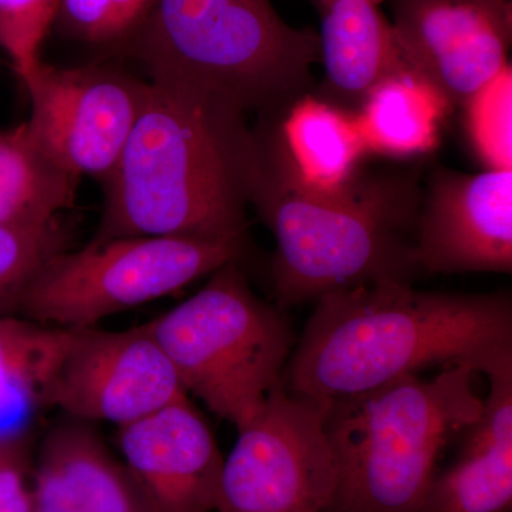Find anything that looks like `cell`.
I'll list each match as a JSON object with an SVG mask.
<instances>
[{"mask_svg":"<svg viewBox=\"0 0 512 512\" xmlns=\"http://www.w3.org/2000/svg\"><path fill=\"white\" fill-rule=\"evenodd\" d=\"M256 165L247 113L173 76H150L144 109L104 181L92 241L245 239Z\"/></svg>","mask_w":512,"mask_h":512,"instance_id":"6da1fadb","label":"cell"},{"mask_svg":"<svg viewBox=\"0 0 512 512\" xmlns=\"http://www.w3.org/2000/svg\"><path fill=\"white\" fill-rule=\"evenodd\" d=\"M512 352L507 293L423 292L379 281L326 293L296 342L282 384L315 403L369 392L436 365L477 373Z\"/></svg>","mask_w":512,"mask_h":512,"instance_id":"7a4b0ae2","label":"cell"},{"mask_svg":"<svg viewBox=\"0 0 512 512\" xmlns=\"http://www.w3.org/2000/svg\"><path fill=\"white\" fill-rule=\"evenodd\" d=\"M421 197L416 173H359L339 190H312L256 143L249 202L274 234L281 309L373 282L410 284Z\"/></svg>","mask_w":512,"mask_h":512,"instance_id":"3957f363","label":"cell"},{"mask_svg":"<svg viewBox=\"0 0 512 512\" xmlns=\"http://www.w3.org/2000/svg\"><path fill=\"white\" fill-rule=\"evenodd\" d=\"M476 375L457 363L318 403L336 464L325 512H419L444 448L483 410Z\"/></svg>","mask_w":512,"mask_h":512,"instance_id":"277c9868","label":"cell"},{"mask_svg":"<svg viewBox=\"0 0 512 512\" xmlns=\"http://www.w3.org/2000/svg\"><path fill=\"white\" fill-rule=\"evenodd\" d=\"M148 76L164 74L269 114L308 93L318 33L281 18L271 0H156L137 30Z\"/></svg>","mask_w":512,"mask_h":512,"instance_id":"5b68a950","label":"cell"},{"mask_svg":"<svg viewBox=\"0 0 512 512\" xmlns=\"http://www.w3.org/2000/svg\"><path fill=\"white\" fill-rule=\"evenodd\" d=\"M238 262L212 272L204 288L144 325L185 393L237 431L282 383L296 345L282 309L255 295Z\"/></svg>","mask_w":512,"mask_h":512,"instance_id":"8992f818","label":"cell"},{"mask_svg":"<svg viewBox=\"0 0 512 512\" xmlns=\"http://www.w3.org/2000/svg\"><path fill=\"white\" fill-rule=\"evenodd\" d=\"M245 239L126 237L90 241L43 266L20 296L23 318L92 328L100 320L164 298L239 261Z\"/></svg>","mask_w":512,"mask_h":512,"instance_id":"52a82bcc","label":"cell"},{"mask_svg":"<svg viewBox=\"0 0 512 512\" xmlns=\"http://www.w3.org/2000/svg\"><path fill=\"white\" fill-rule=\"evenodd\" d=\"M335 490L319 404L278 384L224 458L217 512H325Z\"/></svg>","mask_w":512,"mask_h":512,"instance_id":"ba28073f","label":"cell"},{"mask_svg":"<svg viewBox=\"0 0 512 512\" xmlns=\"http://www.w3.org/2000/svg\"><path fill=\"white\" fill-rule=\"evenodd\" d=\"M23 83L32 100L25 124L37 147L69 173L104 183L144 109L148 82L107 64L42 62Z\"/></svg>","mask_w":512,"mask_h":512,"instance_id":"9c48e42d","label":"cell"},{"mask_svg":"<svg viewBox=\"0 0 512 512\" xmlns=\"http://www.w3.org/2000/svg\"><path fill=\"white\" fill-rule=\"evenodd\" d=\"M173 365L146 326L74 330L50 407L73 420L126 426L187 399Z\"/></svg>","mask_w":512,"mask_h":512,"instance_id":"30bf717a","label":"cell"},{"mask_svg":"<svg viewBox=\"0 0 512 512\" xmlns=\"http://www.w3.org/2000/svg\"><path fill=\"white\" fill-rule=\"evenodd\" d=\"M404 59L453 107L508 66L511 0H394Z\"/></svg>","mask_w":512,"mask_h":512,"instance_id":"8fae6325","label":"cell"},{"mask_svg":"<svg viewBox=\"0 0 512 512\" xmlns=\"http://www.w3.org/2000/svg\"><path fill=\"white\" fill-rule=\"evenodd\" d=\"M419 271H512V168L437 170L421 197L413 247Z\"/></svg>","mask_w":512,"mask_h":512,"instance_id":"7c38bea8","label":"cell"},{"mask_svg":"<svg viewBox=\"0 0 512 512\" xmlns=\"http://www.w3.org/2000/svg\"><path fill=\"white\" fill-rule=\"evenodd\" d=\"M119 448L147 512H217L224 457L188 397L119 427Z\"/></svg>","mask_w":512,"mask_h":512,"instance_id":"4fadbf2b","label":"cell"},{"mask_svg":"<svg viewBox=\"0 0 512 512\" xmlns=\"http://www.w3.org/2000/svg\"><path fill=\"white\" fill-rule=\"evenodd\" d=\"M490 392L456 463L431 481L419 512H511L512 353L483 370Z\"/></svg>","mask_w":512,"mask_h":512,"instance_id":"5bb4252c","label":"cell"},{"mask_svg":"<svg viewBox=\"0 0 512 512\" xmlns=\"http://www.w3.org/2000/svg\"><path fill=\"white\" fill-rule=\"evenodd\" d=\"M254 130L259 148L295 180L318 191H335L360 173L369 154L355 111L303 94Z\"/></svg>","mask_w":512,"mask_h":512,"instance_id":"9a60e30c","label":"cell"},{"mask_svg":"<svg viewBox=\"0 0 512 512\" xmlns=\"http://www.w3.org/2000/svg\"><path fill=\"white\" fill-rule=\"evenodd\" d=\"M29 512H147L126 468L83 421L47 434L32 464Z\"/></svg>","mask_w":512,"mask_h":512,"instance_id":"2e32d148","label":"cell"},{"mask_svg":"<svg viewBox=\"0 0 512 512\" xmlns=\"http://www.w3.org/2000/svg\"><path fill=\"white\" fill-rule=\"evenodd\" d=\"M318 3L320 63L325 69L320 97L356 111L377 84L412 69L380 0Z\"/></svg>","mask_w":512,"mask_h":512,"instance_id":"e0dca14e","label":"cell"},{"mask_svg":"<svg viewBox=\"0 0 512 512\" xmlns=\"http://www.w3.org/2000/svg\"><path fill=\"white\" fill-rule=\"evenodd\" d=\"M74 330L0 313V437L25 436L50 409V397Z\"/></svg>","mask_w":512,"mask_h":512,"instance_id":"ac0fdd59","label":"cell"},{"mask_svg":"<svg viewBox=\"0 0 512 512\" xmlns=\"http://www.w3.org/2000/svg\"><path fill=\"white\" fill-rule=\"evenodd\" d=\"M451 110L433 84L407 69L377 84L355 113L369 153L413 158L439 146Z\"/></svg>","mask_w":512,"mask_h":512,"instance_id":"d6986e66","label":"cell"},{"mask_svg":"<svg viewBox=\"0 0 512 512\" xmlns=\"http://www.w3.org/2000/svg\"><path fill=\"white\" fill-rule=\"evenodd\" d=\"M79 180L37 147L26 124L0 131V225L52 224L74 204Z\"/></svg>","mask_w":512,"mask_h":512,"instance_id":"ffe728a7","label":"cell"},{"mask_svg":"<svg viewBox=\"0 0 512 512\" xmlns=\"http://www.w3.org/2000/svg\"><path fill=\"white\" fill-rule=\"evenodd\" d=\"M64 251L67 237L59 221L45 227L0 225V313L16 308L43 266Z\"/></svg>","mask_w":512,"mask_h":512,"instance_id":"44dd1931","label":"cell"},{"mask_svg":"<svg viewBox=\"0 0 512 512\" xmlns=\"http://www.w3.org/2000/svg\"><path fill=\"white\" fill-rule=\"evenodd\" d=\"M511 107L510 64L463 107L471 146L488 170L512 168Z\"/></svg>","mask_w":512,"mask_h":512,"instance_id":"7402d4cb","label":"cell"},{"mask_svg":"<svg viewBox=\"0 0 512 512\" xmlns=\"http://www.w3.org/2000/svg\"><path fill=\"white\" fill-rule=\"evenodd\" d=\"M62 0H0V50L20 79L42 63L43 40L56 22Z\"/></svg>","mask_w":512,"mask_h":512,"instance_id":"603a6c76","label":"cell"},{"mask_svg":"<svg viewBox=\"0 0 512 512\" xmlns=\"http://www.w3.org/2000/svg\"><path fill=\"white\" fill-rule=\"evenodd\" d=\"M156 0H62L56 20L73 36L101 45L137 32Z\"/></svg>","mask_w":512,"mask_h":512,"instance_id":"cb8c5ba5","label":"cell"},{"mask_svg":"<svg viewBox=\"0 0 512 512\" xmlns=\"http://www.w3.org/2000/svg\"><path fill=\"white\" fill-rule=\"evenodd\" d=\"M32 461L25 436L0 437V512H29Z\"/></svg>","mask_w":512,"mask_h":512,"instance_id":"d4e9b609","label":"cell"}]
</instances>
